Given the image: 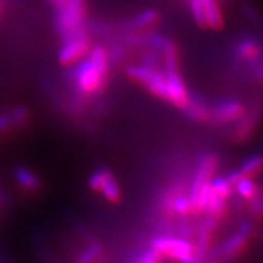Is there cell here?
Masks as SVG:
<instances>
[{"instance_id":"277c9868","label":"cell","mask_w":263,"mask_h":263,"mask_svg":"<svg viewBox=\"0 0 263 263\" xmlns=\"http://www.w3.org/2000/svg\"><path fill=\"white\" fill-rule=\"evenodd\" d=\"M217 164H218V162H217V157L215 155H206L200 161L189 193L190 201H192V213L197 197H199L202 190L211 183L217 170Z\"/></svg>"},{"instance_id":"d6986e66","label":"cell","mask_w":263,"mask_h":263,"mask_svg":"<svg viewBox=\"0 0 263 263\" xmlns=\"http://www.w3.org/2000/svg\"><path fill=\"white\" fill-rule=\"evenodd\" d=\"M245 177L256 178L263 173V155H254L246 159L239 168Z\"/></svg>"},{"instance_id":"7c38bea8","label":"cell","mask_w":263,"mask_h":263,"mask_svg":"<svg viewBox=\"0 0 263 263\" xmlns=\"http://www.w3.org/2000/svg\"><path fill=\"white\" fill-rule=\"evenodd\" d=\"M203 212L209 217L212 218L219 219L226 215L227 212V200L219 196L215 190H213L212 185L210 188L209 195H207L205 207H203Z\"/></svg>"},{"instance_id":"ba28073f","label":"cell","mask_w":263,"mask_h":263,"mask_svg":"<svg viewBox=\"0 0 263 263\" xmlns=\"http://www.w3.org/2000/svg\"><path fill=\"white\" fill-rule=\"evenodd\" d=\"M249 242V236H246L242 233L238 232L236 234L232 235L230 238L226 240L223 244L219 246L217 250V255L222 256V257H228V258H235L236 256L244 252Z\"/></svg>"},{"instance_id":"52a82bcc","label":"cell","mask_w":263,"mask_h":263,"mask_svg":"<svg viewBox=\"0 0 263 263\" xmlns=\"http://www.w3.org/2000/svg\"><path fill=\"white\" fill-rule=\"evenodd\" d=\"M218 224V219L209 217L205 222L200 226L199 232H197V239L195 246V256L196 262L203 261L207 255H209L210 248L212 244V233L215 232L216 227Z\"/></svg>"},{"instance_id":"f1b7e54d","label":"cell","mask_w":263,"mask_h":263,"mask_svg":"<svg viewBox=\"0 0 263 263\" xmlns=\"http://www.w3.org/2000/svg\"><path fill=\"white\" fill-rule=\"evenodd\" d=\"M12 126L11 118H10V115H0V132H6L10 129V127Z\"/></svg>"},{"instance_id":"484cf974","label":"cell","mask_w":263,"mask_h":263,"mask_svg":"<svg viewBox=\"0 0 263 263\" xmlns=\"http://www.w3.org/2000/svg\"><path fill=\"white\" fill-rule=\"evenodd\" d=\"M103 254V249L100 248V245L98 244H93L89 246L87 250H84L82 252V255L78 257L77 262L81 263H89V262H94L99 258V256Z\"/></svg>"},{"instance_id":"2e32d148","label":"cell","mask_w":263,"mask_h":263,"mask_svg":"<svg viewBox=\"0 0 263 263\" xmlns=\"http://www.w3.org/2000/svg\"><path fill=\"white\" fill-rule=\"evenodd\" d=\"M234 189L236 194H238L241 199L248 200V201H251V200L254 199V197H256V195H257L259 192L257 183L255 182L254 178H251V177H245V176L242 177V178H240L238 182L235 183Z\"/></svg>"},{"instance_id":"ffe728a7","label":"cell","mask_w":263,"mask_h":263,"mask_svg":"<svg viewBox=\"0 0 263 263\" xmlns=\"http://www.w3.org/2000/svg\"><path fill=\"white\" fill-rule=\"evenodd\" d=\"M101 194H103L104 199L106 201L111 202V203H117L121 200V189L120 185H118L117 180L115 179L114 174H111L108 178L105 180V183L103 184L100 190H99Z\"/></svg>"},{"instance_id":"4fadbf2b","label":"cell","mask_w":263,"mask_h":263,"mask_svg":"<svg viewBox=\"0 0 263 263\" xmlns=\"http://www.w3.org/2000/svg\"><path fill=\"white\" fill-rule=\"evenodd\" d=\"M160 18L161 16L157 10L149 9V10H145V11L140 12L139 15L134 16L133 18L128 20L126 27L128 29L149 28V27H153V26H155L156 24H159Z\"/></svg>"},{"instance_id":"83f0119b","label":"cell","mask_w":263,"mask_h":263,"mask_svg":"<svg viewBox=\"0 0 263 263\" xmlns=\"http://www.w3.org/2000/svg\"><path fill=\"white\" fill-rule=\"evenodd\" d=\"M12 126H21L27 121V111L24 107H17L9 114Z\"/></svg>"},{"instance_id":"6da1fadb","label":"cell","mask_w":263,"mask_h":263,"mask_svg":"<svg viewBox=\"0 0 263 263\" xmlns=\"http://www.w3.org/2000/svg\"><path fill=\"white\" fill-rule=\"evenodd\" d=\"M150 246L162 255L163 258L178 262H196L195 246L189 240L173 236H157L151 240Z\"/></svg>"},{"instance_id":"d4e9b609","label":"cell","mask_w":263,"mask_h":263,"mask_svg":"<svg viewBox=\"0 0 263 263\" xmlns=\"http://www.w3.org/2000/svg\"><path fill=\"white\" fill-rule=\"evenodd\" d=\"M110 171L106 168H100L97 170L94 173H91V176L89 177V180H88V184H89V188L94 192H99L103 184L105 183L108 177L111 176Z\"/></svg>"},{"instance_id":"7402d4cb","label":"cell","mask_w":263,"mask_h":263,"mask_svg":"<svg viewBox=\"0 0 263 263\" xmlns=\"http://www.w3.org/2000/svg\"><path fill=\"white\" fill-rule=\"evenodd\" d=\"M154 68L149 67L146 65H140V66H129L127 68V76L130 78L132 81H134L136 83L144 85L147 78L150 77L151 72H153Z\"/></svg>"},{"instance_id":"5b68a950","label":"cell","mask_w":263,"mask_h":263,"mask_svg":"<svg viewBox=\"0 0 263 263\" xmlns=\"http://www.w3.org/2000/svg\"><path fill=\"white\" fill-rule=\"evenodd\" d=\"M167 78V101L180 110H185L188 106L190 95L186 89L179 71L166 72Z\"/></svg>"},{"instance_id":"8992f818","label":"cell","mask_w":263,"mask_h":263,"mask_svg":"<svg viewBox=\"0 0 263 263\" xmlns=\"http://www.w3.org/2000/svg\"><path fill=\"white\" fill-rule=\"evenodd\" d=\"M211 111L212 120L218 123H232L242 117V115L245 114V107L240 101L229 99L217 104L215 107L211 108Z\"/></svg>"},{"instance_id":"8fae6325","label":"cell","mask_w":263,"mask_h":263,"mask_svg":"<svg viewBox=\"0 0 263 263\" xmlns=\"http://www.w3.org/2000/svg\"><path fill=\"white\" fill-rule=\"evenodd\" d=\"M143 87H145L154 97L167 101V78L164 72L153 70Z\"/></svg>"},{"instance_id":"30bf717a","label":"cell","mask_w":263,"mask_h":263,"mask_svg":"<svg viewBox=\"0 0 263 263\" xmlns=\"http://www.w3.org/2000/svg\"><path fill=\"white\" fill-rule=\"evenodd\" d=\"M202 2L207 28L213 29V31H221L224 26V18H223L218 0H202Z\"/></svg>"},{"instance_id":"3957f363","label":"cell","mask_w":263,"mask_h":263,"mask_svg":"<svg viewBox=\"0 0 263 263\" xmlns=\"http://www.w3.org/2000/svg\"><path fill=\"white\" fill-rule=\"evenodd\" d=\"M90 48V41L87 32L66 39L59 51V61L64 66H70L76 62H80L89 52Z\"/></svg>"},{"instance_id":"f546056e","label":"cell","mask_w":263,"mask_h":263,"mask_svg":"<svg viewBox=\"0 0 263 263\" xmlns=\"http://www.w3.org/2000/svg\"><path fill=\"white\" fill-rule=\"evenodd\" d=\"M68 2H70V0H49V3H50V4L54 6L55 10L62 9L64 6L68 4Z\"/></svg>"},{"instance_id":"603a6c76","label":"cell","mask_w":263,"mask_h":263,"mask_svg":"<svg viewBox=\"0 0 263 263\" xmlns=\"http://www.w3.org/2000/svg\"><path fill=\"white\" fill-rule=\"evenodd\" d=\"M172 212L178 216H188L192 213V201L189 194H179L172 202Z\"/></svg>"},{"instance_id":"9a60e30c","label":"cell","mask_w":263,"mask_h":263,"mask_svg":"<svg viewBox=\"0 0 263 263\" xmlns=\"http://www.w3.org/2000/svg\"><path fill=\"white\" fill-rule=\"evenodd\" d=\"M185 111L193 120L197 121V122H207V121L212 120L211 108L207 106L202 100H200V99L193 100L190 98L188 106L185 107Z\"/></svg>"},{"instance_id":"e0dca14e","label":"cell","mask_w":263,"mask_h":263,"mask_svg":"<svg viewBox=\"0 0 263 263\" xmlns=\"http://www.w3.org/2000/svg\"><path fill=\"white\" fill-rule=\"evenodd\" d=\"M15 178L20 185L27 192H37L41 186L38 177L27 168H18L15 172Z\"/></svg>"},{"instance_id":"cb8c5ba5","label":"cell","mask_w":263,"mask_h":263,"mask_svg":"<svg viewBox=\"0 0 263 263\" xmlns=\"http://www.w3.org/2000/svg\"><path fill=\"white\" fill-rule=\"evenodd\" d=\"M211 185L213 190H215L219 196H222L223 199L228 200L232 197L234 186H233L232 183L227 179V177H216V178H212Z\"/></svg>"},{"instance_id":"44dd1931","label":"cell","mask_w":263,"mask_h":263,"mask_svg":"<svg viewBox=\"0 0 263 263\" xmlns=\"http://www.w3.org/2000/svg\"><path fill=\"white\" fill-rule=\"evenodd\" d=\"M88 54H89V60L93 62L95 67L103 73L108 74V57L106 49H104L101 45H97V47L90 48Z\"/></svg>"},{"instance_id":"ac0fdd59","label":"cell","mask_w":263,"mask_h":263,"mask_svg":"<svg viewBox=\"0 0 263 263\" xmlns=\"http://www.w3.org/2000/svg\"><path fill=\"white\" fill-rule=\"evenodd\" d=\"M163 55H164V65H166V72L178 71L179 68V52L177 48L176 43L172 41L164 42L163 47Z\"/></svg>"},{"instance_id":"5bb4252c","label":"cell","mask_w":263,"mask_h":263,"mask_svg":"<svg viewBox=\"0 0 263 263\" xmlns=\"http://www.w3.org/2000/svg\"><path fill=\"white\" fill-rule=\"evenodd\" d=\"M258 117L259 112L256 111V108L250 111L248 115H246V112L242 115V117L239 120L238 128H236V139L239 141H245L246 139H249V138L252 136V133H254Z\"/></svg>"},{"instance_id":"4316f807","label":"cell","mask_w":263,"mask_h":263,"mask_svg":"<svg viewBox=\"0 0 263 263\" xmlns=\"http://www.w3.org/2000/svg\"><path fill=\"white\" fill-rule=\"evenodd\" d=\"M162 255L160 254L159 251H156L155 249H153L150 246L149 250L144 251L143 254H140V256L138 258H136V262L139 263H159L163 261Z\"/></svg>"},{"instance_id":"7a4b0ae2","label":"cell","mask_w":263,"mask_h":263,"mask_svg":"<svg viewBox=\"0 0 263 263\" xmlns=\"http://www.w3.org/2000/svg\"><path fill=\"white\" fill-rule=\"evenodd\" d=\"M107 76L100 72L89 60H81L73 72V82L78 91L84 95L99 94L107 85Z\"/></svg>"},{"instance_id":"9c48e42d","label":"cell","mask_w":263,"mask_h":263,"mask_svg":"<svg viewBox=\"0 0 263 263\" xmlns=\"http://www.w3.org/2000/svg\"><path fill=\"white\" fill-rule=\"evenodd\" d=\"M262 51L263 49L261 43L256 41V39L248 38L242 39L238 44V47H236V57L242 61L255 62L261 58Z\"/></svg>"}]
</instances>
